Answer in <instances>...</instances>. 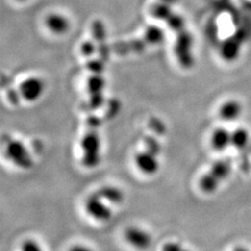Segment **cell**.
<instances>
[{
    "instance_id": "1",
    "label": "cell",
    "mask_w": 251,
    "mask_h": 251,
    "mask_svg": "<svg viewBox=\"0 0 251 251\" xmlns=\"http://www.w3.org/2000/svg\"><path fill=\"white\" fill-rule=\"evenodd\" d=\"M101 120L99 117L90 115L86 120V130L81 139L82 152L81 163L86 169H94L98 167L101 159V141L100 135V126Z\"/></svg>"
},
{
    "instance_id": "9",
    "label": "cell",
    "mask_w": 251,
    "mask_h": 251,
    "mask_svg": "<svg viewBox=\"0 0 251 251\" xmlns=\"http://www.w3.org/2000/svg\"><path fill=\"white\" fill-rule=\"evenodd\" d=\"M96 192L113 206L121 205L125 200V194L120 188L114 185H103Z\"/></svg>"
},
{
    "instance_id": "15",
    "label": "cell",
    "mask_w": 251,
    "mask_h": 251,
    "mask_svg": "<svg viewBox=\"0 0 251 251\" xmlns=\"http://www.w3.org/2000/svg\"><path fill=\"white\" fill-rule=\"evenodd\" d=\"M164 22L175 33H178L179 31L186 28V24H185L184 19L182 18L179 14L175 13L174 11H172L171 15L166 19Z\"/></svg>"
},
{
    "instance_id": "3",
    "label": "cell",
    "mask_w": 251,
    "mask_h": 251,
    "mask_svg": "<svg viewBox=\"0 0 251 251\" xmlns=\"http://www.w3.org/2000/svg\"><path fill=\"white\" fill-rule=\"evenodd\" d=\"M4 154L8 161L20 170L29 171L34 166V160L25 144L13 138H5Z\"/></svg>"
},
{
    "instance_id": "4",
    "label": "cell",
    "mask_w": 251,
    "mask_h": 251,
    "mask_svg": "<svg viewBox=\"0 0 251 251\" xmlns=\"http://www.w3.org/2000/svg\"><path fill=\"white\" fill-rule=\"evenodd\" d=\"M85 211L98 223H107L113 217V206L94 191L85 200Z\"/></svg>"
},
{
    "instance_id": "24",
    "label": "cell",
    "mask_w": 251,
    "mask_h": 251,
    "mask_svg": "<svg viewBox=\"0 0 251 251\" xmlns=\"http://www.w3.org/2000/svg\"><path fill=\"white\" fill-rule=\"evenodd\" d=\"M17 2H25L27 0H16Z\"/></svg>"
},
{
    "instance_id": "5",
    "label": "cell",
    "mask_w": 251,
    "mask_h": 251,
    "mask_svg": "<svg viewBox=\"0 0 251 251\" xmlns=\"http://www.w3.org/2000/svg\"><path fill=\"white\" fill-rule=\"evenodd\" d=\"M194 37L187 28L176 33V41L174 45V52L179 64L189 69L194 65Z\"/></svg>"
},
{
    "instance_id": "21",
    "label": "cell",
    "mask_w": 251,
    "mask_h": 251,
    "mask_svg": "<svg viewBox=\"0 0 251 251\" xmlns=\"http://www.w3.org/2000/svg\"><path fill=\"white\" fill-rule=\"evenodd\" d=\"M68 251H94L91 248L85 246V245H81V244H76L72 246Z\"/></svg>"
},
{
    "instance_id": "8",
    "label": "cell",
    "mask_w": 251,
    "mask_h": 251,
    "mask_svg": "<svg viewBox=\"0 0 251 251\" xmlns=\"http://www.w3.org/2000/svg\"><path fill=\"white\" fill-rule=\"evenodd\" d=\"M45 26L50 33L57 36L66 34L70 27V21L65 15L59 12H51L46 16Z\"/></svg>"
},
{
    "instance_id": "7",
    "label": "cell",
    "mask_w": 251,
    "mask_h": 251,
    "mask_svg": "<svg viewBox=\"0 0 251 251\" xmlns=\"http://www.w3.org/2000/svg\"><path fill=\"white\" fill-rule=\"evenodd\" d=\"M124 239L129 246L138 251H145L152 245L151 234L137 226H130L126 229Z\"/></svg>"
},
{
    "instance_id": "13",
    "label": "cell",
    "mask_w": 251,
    "mask_h": 251,
    "mask_svg": "<svg viewBox=\"0 0 251 251\" xmlns=\"http://www.w3.org/2000/svg\"><path fill=\"white\" fill-rule=\"evenodd\" d=\"M222 56L227 61H233L237 58L240 50V41L236 38H230L222 46Z\"/></svg>"
},
{
    "instance_id": "18",
    "label": "cell",
    "mask_w": 251,
    "mask_h": 251,
    "mask_svg": "<svg viewBox=\"0 0 251 251\" xmlns=\"http://www.w3.org/2000/svg\"><path fill=\"white\" fill-rule=\"evenodd\" d=\"M21 251H44L40 244L33 239H26L22 243Z\"/></svg>"
},
{
    "instance_id": "11",
    "label": "cell",
    "mask_w": 251,
    "mask_h": 251,
    "mask_svg": "<svg viewBox=\"0 0 251 251\" xmlns=\"http://www.w3.org/2000/svg\"><path fill=\"white\" fill-rule=\"evenodd\" d=\"M210 144L216 151H224L231 145V133L223 127L217 128L211 135Z\"/></svg>"
},
{
    "instance_id": "16",
    "label": "cell",
    "mask_w": 251,
    "mask_h": 251,
    "mask_svg": "<svg viewBox=\"0 0 251 251\" xmlns=\"http://www.w3.org/2000/svg\"><path fill=\"white\" fill-rule=\"evenodd\" d=\"M81 54L84 57L90 58L96 52V43L92 40H85L80 46Z\"/></svg>"
},
{
    "instance_id": "19",
    "label": "cell",
    "mask_w": 251,
    "mask_h": 251,
    "mask_svg": "<svg viewBox=\"0 0 251 251\" xmlns=\"http://www.w3.org/2000/svg\"><path fill=\"white\" fill-rule=\"evenodd\" d=\"M161 251H190L183 248L179 243L168 242L163 245Z\"/></svg>"
},
{
    "instance_id": "23",
    "label": "cell",
    "mask_w": 251,
    "mask_h": 251,
    "mask_svg": "<svg viewBox=\"0 0 251 251\" xmlns=\"http://www.w3.org/2000/svg\"><path fill=\"white\" fill-rule=\"evenodd\" d=\"M233 251H249L246 248H243V247H238L236 249H234Z\"/></svg>"
},
{
    "instance_id": "6",
    "label": "cell",
    "mask_w": 251,
    "mask_h": 251,
    "mask_svg": "<svg viewBox=\"0 0 251 251\" xmlns=\"http://www.w3.org/2000/svg\"><path fill=\"white\" fill-rule=\"evenodd\" d=\"M17 90L22 100L27 102H34L43 95L45 83L38 76H29L21 81Z\"/></svg>"
},
{
    "instance_id": "2",
    "label": "cell",
    "mask_w": 251,
    "mask_h": 251,
    "mask_svg": "<svg viewBox=\"0 0 251 251\" xmlns=\"http://www.w3.org/2000/svg\"><path fill=\"white\" fill-rule=\"evenodd\" d=\"M231 162L227 159L215 162L210 170L206 172L198 181L200 191L204 194L211 195L217 191L221 183L226 179L231 172Z\"/></svg>"
},
{
    "instance_id": "14",
    "label": "cell",
    "mask_w": 251,
    "mask_h": 251,
    "mask_svg": "<svg viewBox=\"0 0 251 251\" xmlns=\"http://www.w3.org/2000/svg\"><path fill=\"white\" fill-rule=\"evenodd\" d=\"M250 140V134L247 129L237 128L233 133H231V144L238 148L242 149L247 146Z\"/></svg>"
},
{
    "instance_id": "10",
    "label": "cell",
    "mask_w": 251,
    "mask_h": 251,
    "mask_svg": "<svg viewBox=\"0 0 251 251\" xmlns=\"http://www.w3.org/2000/svg\"><path fill=\"white\" fill-rule=\"evenodd\" d=\"M241 113H242L241 104L234 100L226 101L219 110L220 117L225 121H233L240 117Z\"/></svg>"
},
{
    "instance_id": "12",
    "label": "cell",
    "mask_w": 251,
    "mask_h": 251,
    "mask_svg": "<svg viewBox=\"0 0 251 251\" xmlns=\"http://www.w3.org/2000/svg\"><path fill=\"white\" fill-rule=\"evenodd\" d=\"M143 38L148 45H159L165 41L164 29L157 25H148L144 30Z\"/></svg>"
},
{
    "instance_id": "20",
    "label": "cell",
    "mask_w": 251,
    "mask_h": 251,
    "mask_svg": "<svg viewBox=\"0 0 251 251\" xmlns=\"http://www.w3.org/2000/svg\"><path fill=\"white\" fill-rule=\"evenodd\" d=\"M7 97L9 102L13 105H18L20 100H22L18 90H9L7 92Z\"/></svg>"
},
{
    "instance_id": "17",
    "label": "cell",
    "mask_w": 251,
    "mask_h": 251,
    "mask_svg": "<svg viewBox=\"0 0 251 251\" xmlns=\"http://www.w3.org/2000/svg\"><path fill=\"white\" fill-rule=\"evenodd\" d=\"M149 127L151 128L152 133L162 136L166 133L165 124L158 118H152L149 122Z\"/></svg>"
},
{
    "instance_id": "22",
    "label": "cell",
    "mask_w": 251,
    "mask_h": 251,
    "mask_svg": "<svg viewBox=\"0 0 251 251\" xmlns=\"http://www.w3.org/2000/svg\"><path fill=\"white\" fill-rule=\"evenodd\" d=\"M157 1L162 2V3H165V4H168V5H170V6H172V5H174L175 3H177L179 0H157Z\"/></svg>"
}]
</instances>
